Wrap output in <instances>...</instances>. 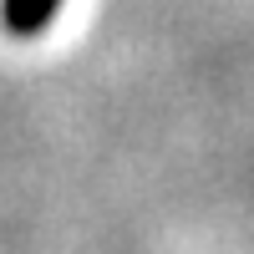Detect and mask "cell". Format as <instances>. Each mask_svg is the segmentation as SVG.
<instances>
[{
  "label": "cell",
  "instance_id": "1",
  "mask_svg": "<svg viewBox=\"0 0 254 254\" xmlns=\"http://www.w3.org/2000/svg\"><path fill=\"white\" fill-rule=\"evenodd\" d=\"M61 10V0H0V20L10 36H36L51 26V15Z\"/></svg>",
  "mask_w": 254,
  "mask_h": 254
}]
</instances>
